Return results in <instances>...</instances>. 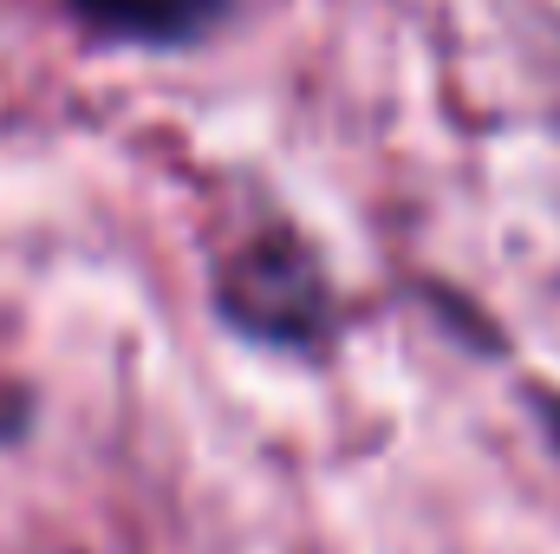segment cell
<instances>
[{"mask_svg":"<svg viewBox=\"0 0 560 554\" xmlns=\"http://www.w3.org/2000/svg\"><path fill=\"white\" fill-rule=\"evenodd\" d=\"M215 320L261 353H293V359L326 353L339 300L319 249L287 222H268L248 242H235L215 262Z\"/></svg>","mask_w":560,"mask_h":554,"instance_id":"obj_1","label":"cell"},{"mask_svg":"<svg viewBox=\"0 0 560 554\" xmlns=\"http://www.w3.org/2000/svg\"><path fill=\"white\" fill-rule=\"evenodd\" d=\"M528 405H535V424L548 430V443L560 450V392H548V385H541V392H528Z\"/></svg>","mask_w":560,"mask_h":554,"instance_id":"obj_3","label":"cell"},{"mask_svg":"<svg viewBox=\"0 0 560 554\" xmlns=\"http://www.w3.org/2000/svg\"><path fill=\"white\" fill-rule=\"evenodd\" d=\"M66 13L92 39L138 46V53H176V46H202L229 20V0H66Z\"/></svg>","mask_w":560,"mask_h":554,"instance_id":"obj_2","label":"cell"}]
</instances>
